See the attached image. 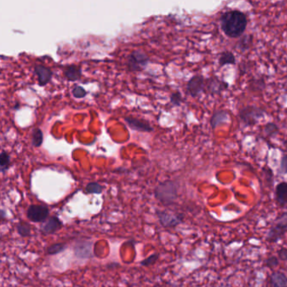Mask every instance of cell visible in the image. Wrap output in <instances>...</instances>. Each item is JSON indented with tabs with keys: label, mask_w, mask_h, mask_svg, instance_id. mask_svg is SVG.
I'll list each match as a JSON object with an SVG mask.
<instances>
[{
	"label": "cell",
	"mask_w": 287,
	"mask_h": 287,
	"mask_svg": "<svg viewBox=\"0 0 287 287\" xmlns=\"http://www.w3.org/2000/svg\"><path fill=\"white\" fill-rule=\"evenodd\" d=\"M274 225L279 226L280 228L284 229L286 231L287 229V212H284L275 219Z\"/></svg>",
	"instance_id": "obj_27"
},
{
	"label": "cell",
	"mask_w": 287,
	"mask_h": 287,
	"mask_svg": "<svg viewBox=\"0 0 287 287\" xmlns=\"http://www.w3.org/2000/svg\"><path fill=\"white\" fill-rule=\"evenodd\" d=\"M170 101L174 105L180 106L183 102V97L180 91L174 92L170 96Z\"/></svg>",
	"instance_id": "obj_28"
},
{
	"label": "cell",
	"mask_w": 287,
	"mask_h": 287,
	"mask_svg": "<svg viewBox=\"0 0 287 287\" xmlns=\"http://www.w3.org/2000/svg\"><path fill=\"white\" fill-rule=\"evenodd\" d=\"M64 227V222L56 216H50L41 226V232L45 235H51Z\"/></svg>",
	"instance_id": "obj_9"
},
{
	"label": "cell",
	"mask_w": 287,
	"mask_h": 287,
	"mask_svg": "<svg viewBox=\"0 0 287 287\" xmlns=\"http://www.w3.org/2000/svg\"><path fill=\"white\" fill-rule=\"evenodd\" d=\"M156 216L163 227H176L184 221V215L168 211H156Z\"/></svg>",
	"instance_id": "obj_5"
},
{
	"label": "cell",
	"mask_w": 287,
	"mask_h": 287,
	"mask_svg": "<svg viewBox=\"0 0 287 287\" xmlns=\"http://www.w3.org/2000/svg\"><path fill=\"white\" fill-rule=\"evenodd\" d=\"M124 120L130 128H132L134 131L141 132H154V127L146 121H142L132 117H125Z\"/></svg>",
	"instance_id": "obj_11"
},
{
	"label": "cell",
	"mask_w": 287,
	"mask_h": 287,
	"mask_svg": "<svg viewBox=\"0 0 287 287\" xmlns=\"http://www.w3.org/2000/svg\"><path fill=\"white\" fill-rule=\"evenodd\" d=\"M279 174L282 175V176L287 174V154H284L281 157L280 167H279Z\"/></svg>",
	"instance_id": "obj_29"
},
{
	"label": "cell",
	"mask_w": 287,
	"mask_h": 287,
	"mask_svg": "<svg viewBox=\"0 0 287 287\" xmlns=\"http://www.w3.org/2000/svg\"><path fill=\"white\" fill-rule=\"evenodd\" d=\"M68 248L66 243H56L48 246L46 249V253L47 255H56L59 253H63Z\"/></svg>",
	"instance_id": "obj_20"
},
{
	"label": "cell",
	"mask_w": 287,
	"mask_h": 287,
	"mask_svg": "<svg viewBox=\"0 0 287 287\" xmlns=\"http://www.w3.org/2000/svg\"><path fill=\"white\" fill-rule=\"evenodd\" d=\"M35 73L37 74V79H38V84L40 86H46L47 83H50V81L53 76V72L51 68L42 65V64H36L34 68Z\"/></svg>",
	"instance_id": "obj_10"
},
{
	"label": "cell",
	"mask_w": 287,
	"mask_h": 287,
	"mask_svg": "<svg viewBox=\"0 0 287 287\" xmlns=\"http://www.w3.org/2000/svg\"><path fill=\"white\" fill-rule=\"evenodd\" d=\"M285 230L280 228L279 226H275L273 224V226L268 231L265 239L269 243H277L285 235Z\"/></svg>",
	"instance_id": "obj_15"
},
{
	"label": "cell",
	"mask_w": 287,
	"mask_h": 287,
	"mask_svg": "<svg viewBox=\"0 0 287 287\" xmlns=\"http://www.w3.org/2000/svg\"><path fill=\"white\" fill-rule=\"evenodd\" d=\"M64 74L65 78L70 82L79 80L82 77V68L78 65H68L64 68Z\"/></svg>",
	"instance_id": "obj_13"
},
{
	"label": "cell",
	"mask_w": 287,
	"mask_h": 287,
	"mask_svg": "<svg viewBox=\"0 0 287 287\" xmlns=\"http://www.w3.org/2000/svg\"><path fill=\"white\" fill-rule=\"evenodd\" d=\"M284 146H285V149H287V136L285 138V141H284Z\"/></svg>",
	"instance_id": "obj_33"
},
{
	"label": "cell",
	"mask_w": 287,
	"mask_h": 287,
	"mask_svg": "<svg viewBox=\"0 0 287 287\" xmlns=\"http://www.w3.org/2000/svg\"><path fill=\"white\" fill-rule=\"evenodd\" d=\"M253 36L252 34L243 35L237 43V48L241 52L248 51L253 46Z\"/></svg>",
	"instance_id": "obj_18"
},
{
	"label": "cell",
	"mask_w": 287,
	"mask_h": 287,
	"mask_svg": "<svg viewBox=\"0 0 287 287\" xmlns=\"http://www.w3.org/2000/svg\"><path fill=\"white\" fill-rule=\"evenodd\" d=\"M5 218V212H4V210L1 211V219L4 220Z\"/></svg>",
	"instance_id": "obj_32"
},
{
	"label": "cell",
	"mask_w": 287,
	"mask_h": 287,
	"mask_svg": "<svg viewBox=\"0 0 287 287\" xmlns=\"http://www.w3.org/2000/svg\"><path fill=\"white\" fill-rule=\"evenodd\" d=\"M230 120L228 112L226 110H220L215 111L210 119V126L212 130H215L220 125L228 122Z\"/></svg>",
	"instance_id": "obj_12"
},
{
	"label": "cell",
	"mask_w": 287,
	"mask_h": 287,
	"mask_svg": "<svg viewBox=\"0 0 287 287\" xmlns=\"http://www.w3.org/2000/svg\"><path fill=\"white\" fill-rule=\"evenodd\" d=\"M26 217L29 221L35 223H43L50 217V209L45 205H30L26 211Z\"/></svg>",
	"instance_id": "obj_4"
},
{
	"label": "cell",
	"mask_w": 287,
	"mask_h": 287,
	"mask_svg": "<svg viewBox=\"0 0 287 287\" xmlns=\"http://www.w3.org/2000/svg\"><path fill=\"white\" fill-rule=\"evenodd\" d=\"M72 94H73V97L76 99H82V98L86 97V95H88V92L82 86L74 85L72 90Z\"/></svg>",
	"instance_id": "obj_25"
},
{
	"label": "cell",
	"mask_w": 287,
	"mask_h": 287,
	"mask_svg": "<svg viewBox=\"0 0 287 287\" xmlns=\"http://www.w3.org/2000/svg\"><path fill=\"white\" fill-rule=\"evenodd\" d=\"M262 131H263L264 136L266 137H272L273 136H275V134L280 132V128L275 123L269 122L264 126Z\"/></svg>",
	"instance_id": "obj_22"
},
{
	"label": "cell",
	"mask_w": 287,
	"mask_h": 287,
	"mask_svg": "<svg viewBox=\"0 0 287 287\" xmlns=\"http://www.w3.org/2000/svg\"><path fill=\"white\" fill-rule=\"evenodd\" d=\"M220 27L226 37L233 39L240 38L248 26V16L240 10H231L221 14Z\"/></svg>",
	"instance_id": "obj_1"
},
{
	"label": "cell",
	"mask_w": 287,
	"mask_h": 287,
	"mask_svg": "<svg viewBox=\"0 0 287 287\" xmlns=\"http://www.w3.org/2000/svg\"><path fill=\"white\" fill-rule=\"evenodd\" d=\"M275 199L278 205L284 207L287 204V182L283 181L276 185L275 187Z\"/></svg>",
	"instance_id": "obj_14"
},
{
	"label": "cell",
	"mask_w": 287,
	"mask_h": 287,
	"mask_svg": "<svg viewBox=\"0 0 287 287\" xmlns=\"http://www.w3.org/2000/svg\"><path fill=\"white\" fill-rule=\"evenodd\" d=\"M149 58L144 51L135 50L130 54L127 60V66L131 71H140L149 64Z\"/></svg>",
	"instance_id": "obj_6"
},
{
	"label": "cell",
	"mask_w": 287,
	"mask_h": 287,
	"mask_svg": "<svg viewBox=\"0 0 287 287\" xmlns=\"http://www.w3.org/2000/svg\"><path fill=\"white\" fill-rule=\"evenodd\" d=\"M229 84L226 81L220 79L217 76H211L206 79V89L210 95H221V93L228 89Z\"/></svg>",
	"instance_id": "obj_7"
},
{
	"label": "cell",
	"mask_w": 287,
	"mask_h": 287,
	"mask_svg": "<svg viewBox=\"0 0 287 287\" xmlns=\"http://www.w3.org/2000/svg\"><path fill=\"white\" fill-rule=\"evenodd\" d=\"M10 164H11V158H10V154L7 152L3 150L0 154V168H1V173H5V171H7L10 168Z\"/></svg>",
	"instance_id": "obj_21"
},
{
	"label": "cell",
	"mask_w": 287,
	"mask_h": 287,
	"mask_svg": "<svg viewBox=\"0 0 287 287\" xmlns=\"http://www.w3.org/2000/svg\"><path fill=\"white\" fill-rule=\"evenodd\" d=\"M158 258H159V253H154L151 255L147 257L146 259H144V261L140 262V265L141 266H145V267H149V266H151V265H154V264L158 261Z\"/></svg>",
	"instance_id": "obj_26"
},
{
	"label": "cell",
	"mask_w": 287,
	"mask_h": 287,
	"mask_svg": "<svg viewBox=\"0 0 287 287\" xmlns=\"http://www.w3.org/2000/svg\"><path fill=\"white\" fill-rule=\"evenodd\" d=\"M278 257H279V260H280V261H286L287 248H280V250L278 251Z\"/></svg>",
	"instance_id": "obj_31"
},
{
	"label": "cell",
	"mask_w": 287,
	"mask_h": 287,
	"mask_svg": "<svg viewBox=\"0 0 287 287\" xmlns=\"http://www.w3.org/2000/svg\"><path fill=\"white\" fill-rule=\"evenodd\" d=\"M235 64H236V56L234 52L230 51H223L219 54L218 64L220 68L226 65H234Z\"/></svg>",
	"instance_id": "obj_17"
},
{
	"label": "cell",
	"mask_w": 287,
	"mask_h": 287,
	"mask_svg": "<svg viewBox=\"0 0 287 287\" xmlns=\"http://www.w3.org/2000/svg\"><path fill=\"white\" fill-rule=\"evenodd\" d=\"M279 263H280L279 258L275 257V256H270V257H268V258L266 259V261H265V265H266V267L268 268L276 267V266L279 265Z\"/></svg>",
	"instance_id": "obj_30"
},
{
	"label": "cell",
	"mask_w": 287,
	"mask_h": 287,
	"mask_svg": "<svg viewBox=\"0 0 287 287\" xmlns=\"http://www.w3.org/2000/svg\"><path fill=\"white\" fill-rule=\"evenodd\" d=\"M43 132L40 128H36L32 132V144L35 148H39L43 144Z\"/></svg>",
	"instance_id": "obj_23"
},
{
	"label": "cell",
	"mask_w": 287,
	"mask_h": 287,
	"mask_svg": "<svg viewBox=\"0 0 287 287\" xmlns=\"http://www.w3.org/2000/svg\"><path fill=\"white\" fill-rule=\"evenodd\" d=\"M32 226L28 222L20 221L16 224V231L22 238H29L32 236Z\"/></svg>",
	"instance_id": "obj_19"
},
{
	"label": "cell",
	"mask_w": 287,
	"mask_h": 287,
	"mask_svg": "<svg viewBox=\"0 0 287 287\" xmlns=\"http://www.w3.org/2000/svg\"><path fill=\"white\" fill-rule=\"evenodd\" d=\"M154 195L164 206L175 204L178 199V185L173 180H165L157 185Z\"/></svg>",
	"instance_id": "obj_2"
},
{
	"label": "cell",
	"mask_w": 287,
	"mask_h": 287,
	"mask_svg": "<svg viewBox=\"0 0 287 287\" xmlns=\"http://www.w3.org/2000/svg\"><path fill=\"white\" fill-rule=\"evenodd\" d=\"M266 111L256 105H247L239 110V117L246 127H253L265 117Z\"/></svg>",
	"instance_id": "obj_3"
},
{
	"label": "cell",
	"mask_w": 287,
	"mask_h": 287,
	"mask_svg": "<svg viewBox=\"0 0 287 287\" xmlns=\"http://www.w3.org/2000/svg\"><path fill=\"white\" fill-rule=\"evenodd\" d=\"M271 287H287V276L283 272L275 271L270 275Z\"/></svg>",
	"instance_id": "obj_16"
},
{
	"label": "cell",
	"mask_w": 287,
	"mask_h": 287,
	"mask_svg": "<svg viewBox=\"0 0 287 287\" xmlns=\"http://www.w3.org/2000/svg\"><path fill=\"white\" fill-rule=\"evenodd\" d=\"M206 89V79L202 75L193 76L188 81L186 90L189 95L193 98H197Z\"/></svg>",
	"instance_id": "obj_8"
},
{
	"label": "cell",
	"mask_w": 287,
	"mask_h": 287,
	"mask_svg": "<svg viewBox=\"0 0 287 287\" xmlns=\"http://www.w3.org/2000/svg\"><path fill=\"white\" fill-rule=\"evenodd\" d=\"M103 189H104V187L99 183L90 182L89 183L88 185H86L84 191L88 195H92V194H97V195H99V194H101L103 192Z\"/></svg>",
	"instance_id": "obj_24"
}]
</instances>
